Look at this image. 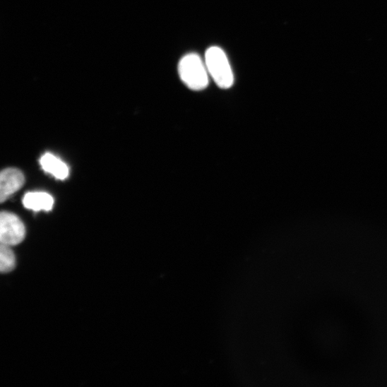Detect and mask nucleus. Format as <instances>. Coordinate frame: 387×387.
<instances>
[{
    "label": "nucleus",
    "mask_w": 387,
    "mask_h": 387,
    "mask_svg": "<svg viewBox=\"0 0 387 387\" xmlns=\"http://www.w3.org/2000/svg\"><path fill=\"white\" fill-rule=\"evenodd\" d=\"M182 82L191 90H202L209 84V73L206 62L196 54L184 56L179 64Z\"/></svg>",
    "instance_id": "nucleus-1"
},
{
    "label": "nucleus",
    "mask_w": 387,
    "mask_h": 387,
    "mask_svg": "<svg viewBox=\"0 0 387 387\" xmlns=\"http://www.w3.org/2000/svg\"><path fill=\"white\" fill-rule=\"evenodd\" d=\"M209 75L221 88H230L234 83V75L225 53L220 47L208 48L205 60Z\"/></svg>",
    "instance_id": "nucleus-2"
},
{
    "label": "nucleus",
    "mask_w": 387,
    "mask_h": 387,
    "mask_svg": "<svg viewBox=\"0 0 387 387\" xmlns=\"http://www.w3.org/2000/svg\"><path fill=\"white\" fill-rule=\"evenodd\" d=\"M25 227L16 215L3 212L0 215V240L4 245L13 246L22 243L25 237Z\"/></svg>",
    "instance_id": "nucleus-3"
},
{
    "label": "nucleus",
    "mask_w": 387,
    "mask_h": 387,
    "mask_svg": "<svg viewBox=\"0 0 387 387\" xmlns=\"http://www.w3.org/2000/svg\"><path fill=\"white\" fill-rule=\"evenodd\" d=\"M25 183L23 172L15 168L4 169L0 175V201L4 203L18 191Z\"/></svg>",
    "instance_id": "nucleus-4"
},
{
    "label": "nucleus",
    "mask_w": 387,
    "mask_h": 387,
    "mask_svg": "<svg viewBox=\"0 0 387 387\" xmlns=\"http://www.w3.org/2000/svg\"><path fill=\"white\" fill-rule=\"evenodd\" d=\"M23 203L25 208L35 212H47L53 209L54 200L48 193L31 191L24 196Z\"/></svg>",
    "instance_id": "nucleus-5"
},
{
    "label": "nucleus",
    "mask_w": 387,
    "mask_h": 387,
    "mask_svg": "<svg viewBox=\"0 0 387 387\" xmlns=\"http://www.w3.org/2000/svg\"><path fill=\"white\" fill-rule=\"evenodd\" d=\"M42 169L56 179L64 180L69 174V168L62 160L51 153H46L40 160Z\"/></svg>",
    "instance_id": "nucleus-6"
},
{
    "label": "nucleus",
    "mask_w": 387,
    "mask_h": 387,
    "mask_svg": "<svg viewBox=\"0 0 387 387\" xmlns=\"http://www.w3.org/2000/svg\"><path fill=\"white\" fill-rule=\"evenodd\" d=\"M16 265V256L11 246L2 244L0 248V270L3 273H10Z\"/></svg>",
    "instance_id": "nucleus-7"
}]
</instances>
